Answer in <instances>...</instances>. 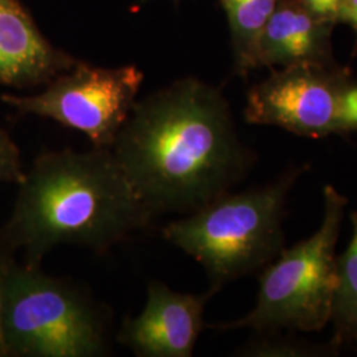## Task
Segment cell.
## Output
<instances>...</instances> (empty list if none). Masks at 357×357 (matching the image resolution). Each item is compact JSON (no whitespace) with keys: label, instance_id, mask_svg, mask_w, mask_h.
<instances>
[{"label":"cell","instance_id":"obj_1","mask_svg":"<svg viewBox=\"0 0 357 357\" xmlns=\"http://www.w3.org/2000/svg\"><path fill=\"white\" fill-rule=\"evenodd\" d=\"M112 150L155 217L199 211L231 191L257 159L222 93L193 77L134 103Z\"/></svg>","mask_w":357,"mask_h":357},{"label":"cell","instance_id":"obj_2","mask_svg":"<svg viewBox=\"0 0 357 357\" xmlns=\"http://www.w3.org/2000/svg\"><path fill=\"white\" fill-rule=\"evenodd\" d=\"M155 216L112 149H64L38 155L17 184L11 216L0 228L24 264L41 266L61 245L105 255Z\"/></svg>","mask_w":357,"mask_h":357},{"label":"cell","instance_id":"obj_3","mask_svg":"<svg viewBox=\"0 0 357 357\" xmlns=\"http://www.w3.org/2000/svg\"><path fill=\"white\" fill-rule=\"evenodd\" d=\"M308 166L291 167L275 181L228 192L188 216L171 221L163 238L191 255L206 273L209 287L259 273L284 249L283 216L289 192Z\"/></svg>","mask_w":357,"mask_h":357},{"label":"cell","instance_id":"obj_4","mask_svg":"<svg viewBox=\"0 0 357 357\" xmlns=\"http://www.w3.org/2000/svg\"><path fill=\"white\" fill-rule=\"evenodd\" d=\"M107 312L75 283L16 261L6 284V355L105 356L110 342Z\"/></svg>","mask_w":357,"mask_h":357},{"label":"cell","instance_id":"obj_5","mask_svg":"<svg viewBox=\"0 0 357 357\" xmlns=\"http://www.w3.org/2000/svg\"><path fill=\"white\" fill-rule=\"evenodd\" d=\"M324 215L311 237L283 249L258 275L255 306L241 319L205 324L213 331L250 328L255 333L319 332L330 323L336 289V243L348 200L332 185H326Z\"/></svg>","mask_w":357,"mask_h":357},{"label":"cell","instance_id":"obj_6","mask_svg":"<svg viewBox=\"0 0 357 357\" xmlns=\"http://www.w3.org/2000/svg\"><path fill=\"white\" fill-rule=\"evenodd\" d=\"M144 76L135 65L101 68L77 63L35 96L3 94L20 114L53 119L85 134L93 146L112 149L141 89Z\"/></svg>","mask_w":357,"mask_h":357},{"label":"cell","instance_id":"obj_7","mask_svg":"<svg viewBox=\"0 0 357 357\" xmlns=\"http://www.w3.org/2000/svg\"><path fill=\"white\" fill-rule=\"evenodd\" d=\"M348 70L336 64H299L273 70L249 90L245 121L319 139L354 132L348 96L354 86Z\"/></svg>","mask_w":357,"mask_h":357},{"label":"cell","instance_id":"obj_8","mask_svg":"<svg viewBox=\"0 0 357 357\" xmlns=\"http://www.w3.org/2000/svg\"><path fill=\"white\" fill-rule=\"evenodd\" d=\"M218 290L178 293L166 283L153 281L141 314L123 321L118 343L139 357H191L205 328V306Z\"/></svg>","mask_w":357,"mask_h":357},{"label":"cell","instance_id":"obj_9","mask_svg":"<svg viewBox=\"0 0 357 357\" xmlns=\"http://www.w3.org/2000/svg\"><path fill=\"white\" fill-rule=\"evenodd\" d=\"M77 63L40 33L17 0H0V85H47Z\"/></svg>","mask_w":357,"mask_h":357},{"label":"cell","instance_id":"obj_10","mask_svg":"<svg viewBox=\"0 0 357 357\" xmlns=\"http://www.w3.org/2000/svg\"><path fill=\"white\" fill-rule=\"evenodd\" d=\"M333 26V22L315 16L298 0H278L258 40L257 68L335 64L331 52Z\"/></svg>","mask_w":357,"mask_h":357},{"label":"cell","instance_id":"obj_11","mask_svg":"<svg viewBox=\"0 0 357 357\" xmlns=\"http://www.w3.org/2000/svg\"><path fill=\"white\" fill-rule=\"evenodd\" d=\"M352 238L336 257V289L332 302L333 326L328 340L337 351L344 345L357 349V211L351 213Z\"/></svg>","mask_w":357,"mask_h":357},{"label":"cell","instance_id":"obj_12","mask_svg":"<svg viewBox=\"0 0 357 357\" xmlns=\"http://www.w3.org/2000/svg\"><path fill=\"white\" fill-rule=\"evenodd\" d=\"M228 15L231 43L234 52V68L245 77L257 68L255 53L258 40L278 0H221Z\"/></svg>","mask_w":357,"mask_h":357},{"label":"cell","instance_id":"obj_13","mask_svg":"<svg viewBox=\"0 0 357 357\" xmlns=\"http://www.w3.org/2000/svg\"><path fill=\"white\" fill-rule=\"evenodd\" d=\"M339 351L328 342L327 344L315 345L293 336H283L278 332L255 333L240 349L238 355L249 357H319L335 356Z\"/></svg>","mask_w":357,"mask_h":357},{"label":"cell","instance_id":"obj_14","mask_svg":"<svg viewBox=\"0 0 357 357\" xmlns=\"http://www.w3.org/2000/svg\"><path fill=\"white\" fill-rule=\"evenodd\" d=\"M26 176L20 150L10 134L0 128V183L20 184Z\"/></svg>","mask_w":357,"mask_h":357},{"label":"cell","instance_id":"obj_15","mask_svg":"<svg viewBox=\"0 0 357 357\" xmlns=\"http://www.w3.org/2000/svg\"><path fill=\"white\" fill-rule=\"evenodd\" d=\"M15 250L7 243L6 237L0 230V357H7L6 347L3 339V311H4V299H6V284L7 278L13 265L16 264Z\"/></svg>","mask_w":357,"mask_h":357},{"label":"cell","instance_id":"obj_16","mask_svg":"<svg viewBox=\"0 0 357 357\" xmlns=\"http://www.w3.org/2000/svg\"><path fill=\"white\" fill-rule=\"evenodd\" d=\"M306 10L320 19L337 23L342 0H298Z\"/></svg>","mask_w":357,"mask_h":357},{"label":"cell","instance_id":"obj_17","mask_svg":"<svg viewBox=\"0 0 357 357\" xmlns=\"http://www.w3.org/2000/svg\"><path fill=\"white\" fill-rule=\"evenodd\" d=\"M337 22H343L357 32V0H342Z\"/></svg>","mask_w":357,"mask_h":357}]
</instances>
